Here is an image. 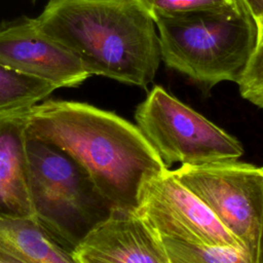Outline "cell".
<instances>
[{
  "mask_svg": "<svg viewBox=\"0 0 263 263\" xmlns=\"http://www.w3.org/2000/svg\"><path fill=\"white\" fill-rule=\"evenodd\" d=\"M26 130L71 156L113 208L135 210L143 180L167 167L137 125L85 103L36 104Z\"/></svg>",
  "mask_w": 263,
  "mask_h": 263,
  "instance_id": "obj_1",
  "label": "cell"
},
{
  "mask_svg": "<svg viewBox=\"0 0 263 263\" xmlns=\"http://www.w3.org/2000/svg\"><path fill=\"white\" fill-rule=\"evenodd\" d=\"M39 27L91 75L146 88L160 57L156 26L135 0H49Z\"/></svg>",
  "mask_w": 263,
  "mask_h": 263,
  "instance_id": "obj_2",
  "label": "cell"
},
{
  "mask_svg": "<svg viewBox=\"0 0 263 263\" xmlns=\"http://www.w3.org/2000/svg\"><path fill=\"white\" fill-rule=\"evenodd\" d=\"M153 22L164 64L206 87L237 82L258 45L256 20L242 0Z\"/></svg>",
  "mask_w": 263,
  "mask_h": 263,
  "instance_id": "obj_3",
  "label": "cell"
},
{
  "mask_svg": "<svg viewBox=\"0 0 263 263\" xmlns=\"http://www.w3.org/2000/svg\"><path fill=\"white\" fill-rule=\"evenodd\" d=\"M28 182L35 219L69 252L111 213V203L67 153L27 135Z\"/></svg>",
  "mask_w": 263,
  "mask_h": 263,
  "instance_id": "obj_4",
  "label": "cell"
},
{
  "mask_svg": "<svg viewBox=\"0 0 263 263\" xmlns=\"http://www.w3.org/2000/svg\"><path fill=\"white\" fill-rule=\"evenodd\" d=\"M137 126L168 167L237 160L241 144L163 87L155 85L137 107Z\"/></svg>",
  "mask_w": 263,
  "mask_h": 263,
  "instance_id": "obj_5",
  "label": "cell"
},
{
  "mask_svg": "<svg viewBox=\"0 0 263 263\" xmlns=\"http://www.w3.org/2000/svg\"><path fill=\"white\" fill-rule=\"evenodd\" d=\"M218 220L241 242L256 262L263 227V171L237 160L182 164L173 171Z\"/></svg>",
  "mask_w": 263,
  "mask_h": 263,
  "instance_id": "obj_6",
  "label": "cell"
},
{
  "mask_svg": "<svg viewBox=\"0 0 263 263\" xmlns=\"http://www.w3.org/2000/svg\"><path fill=\"white\" fill-rule=\"evenodd\" d=\"M136 211L160 237L243 249L241 242L168 167L143 180Z\"/></svg>",
  "mask_w": 263,
  "mask_h": 263,
  "instance_id": "obj_7",
  "label": "cell"
},
{
  "mask_svg": "<svg viewBox=\"0 0 263 263\" xmlns=\"http://www.w3.org/2000/svg\"><path fill=\"white\" fill-rule=\"evenodd\" d=\"M0 62L57 88L78 86L90 76L67 47L39 27L36 17L0 25Z\"/></svg>",
  "mask_w": 263,
  "mask_h": 263,
  "instance_id": "obj_8",
  "label": "cell"
},
{
  "mask_svg": "<svg viewBox=\"0 0 263 263\" xmlns=\"http://www.w3.org/2000/svg\"><path fill=\"white\" fill-rule=\"evenodd\" d=\"M72 255L77 263H168L161 237L136 209L112 208Z\"/></svg>",
  "mask_w": 263,
  "mask_h": 263,
  "instance_id": "obj_9",
  "label": "cell"
},
{
  "mask_svg": "<svg viewBox=\"0 0 263 263\" xmlns=\"http://www.w3.org/2000/svg\"><path fill=\"white\" fill-rule=\"evenodd\" d=\"M28 110L0 114V217L35 218L28 182Z\"/></svg>",
  "mask_w": 263,
  "mask_h": 263,
  "instance_id": "obj_10",
  "label": "cell"
},
{
  "mask_svg": "<svg viewBox=\"0 0 263 263\" xmlns=\"http://www.w3.org/2000/svg\"><path fill=\"white\" fill-rule=\"evenodd\" d=\"M0 249L23 263H77L35 218L0 217Z\"/></svg>",
  "mask_w": 263,
  "mask_h": 263,
  "instance_id": "obj_11",
  "label": "cell"
},
{
  "mask_svg": "<svg viewBox=\"0 0 263 263\" xmlns=\"http://www.w3.org/2000/svg\"><path fill=\"white\" fill-rule=\"evenodd\" d=\"M57 87L0 62V114L30 109Z\"/></svg>",
  "mask_w": 263,
  "mask_h": 263,
  "instance_id": "obj_12",
  "label": "cell"
},
{
  "mask_svg": "<svg viewBox=\"0 0 263 263\" xmlns=\"http://www.w3.org/2000/svg\"><path fill=\"white\" fill-rule=\"evenodd\" d=\"M168 263H255L241 248L198 245L161 237Z\"/></svg>",
  "mask_w": 263,
  "mask_h": 263,
  "instance_id": "obj_13",
  "label": "cell"
},
{
  "mask_svg": "<svg viewBox=\"0 0 263 263\" xmlns=\"http://www.w3.org/2000/svg\"><path fill=\"white\" fill-rule=\"evenodd\" d=\"M152 20L186 12L216 10L233 5L235 0H135Z\"/></svg>",
  "mask_w": 263,
  "mask_h": 263,
  "instance_id": "obj_14",
  "label": "cell"
},
{
  "mask_svg": "<svg viewBox=\"0 0 263 263\" xmlns=\"http://www.w3.org/2000/svg\"><path fill=\"white\" fill-rule=\"evenodd\" d=\"M236 83L240 96L263 110V43L257 45Z\"/></svg>",
  "mask_w": 263,
  "mask_h": 263,
  "instance_id": "obj_15",
  "label": "cell"
},
{
  "mask_svg": "<svg viewBox=\"0 0 263 263\" xmlns=\"http://www.w3.org/2000/svg\"><path fill=\"white\" fill-rule=\"evenodd\" d=\"M242 1L256 20V17L259 15L261 10L263 9V0H242Z\"/></svg>",
  "mask_w": 263,
  "mask_h": 263,
  "instance_id": "obj_16",
  "label": "cell"
},
{
  "mask_svg": "<svg viewBox=\"0 0 263 263\" xmlns=\"http://www.w3.org/2000/svg\"><path fill=\"white\" fill-rule=\"evenodd\" d=\"M257 30H258V44L263 43V9L256 17Z\"/></svg>",
  "mask_w": 263,
  "mask_h": 263,
  "instance_id": "obj_17",
  "label": "cell"
},
{
  "mask_svg": "<svg viewBox=\"0 0 263 263\" xmlns=\"http://www.w3.org/2000/svg\"><path fill=\"white\" fill-rule=\"evenodd\" d=\"M0 263H23L12 255L0 249Z\"/></svg>",
  "mask_w": 263,
  "mask_h": 263,
  "instance_id": "obj_18",
  "label": "cell"
},
{
  "mask_svg": "<svg viewBox=\"0 0 263 263\" xmlns=\"http://www.w3.org/2000/svg\"><path fill=\"white\" fill-rule=\"evenodd\" d=\"M255 263H263V227L261 231V235L259 238L258 243V250H257V256H256V262Z\"/></svg>",
  "mask_w": 263,
  "mask_h": 263,
  "instance_id": "obj_19",
  "label": "cell"
},
{
  "mask_svg": "<svg viewBox=\"0 0 263 263\" xmlns=\"http://www.w3.org/2000/svg\"><path fill=\"white\" fill-rule=\"evenodd\" d=\"M261 168H262V171H263V166H261Z\"/></svg>",
  "mask_w": 263,
  "mask_h": 263,
  "instance_id": "obj_20",
  "label": "cell"
}]
</instances>
